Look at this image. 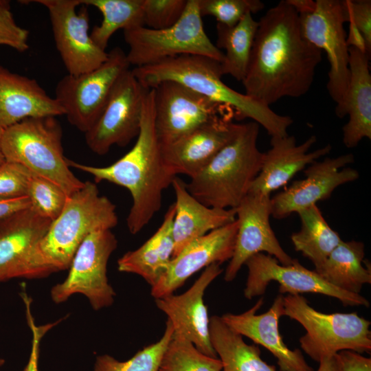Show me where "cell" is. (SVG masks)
<instances>
[{
	"mask_svg": "<svg viewBox=\"0 0 371 371\" xmlns=\"http://www.w3.org/2000/svg\"><path fill=\"white\" fill-rule=\"evenodd\" d=\"M245 93L270 106L279 100L300 98L310 90L322 51L302 35L300 16L282 0L258 21Z\"/></svg>",
	"mask_w": 371,
	"mask_h": 371,
	"instance_id": "obj_1",
	"label": "cell"
},
{
	"mask_svg": "<svg viewBox=\"0 0 371 371\" xmlns=\"http://www.w3.org/2000/svg\"><path fill=\"white\" fill-rule=\"evenodd\" d=\"M70 168L91 175L95 183L108 181L130 192L132 205L126 225L132 234L149 223L161 206L162 192L171 186L173 176L166 168L155 129L154 90L150 89L143 104L136 142L123 157L112 164L97 167L67 158Z\"/></svg>",
	"mask_w": 371,
	"mask_h": 371,
	"instance_id": "obj_2",
	"label": "cell"
},
{
	"mask_svg": "<svg viewBox=\"0 0 371 371\" xmlns=\"http://www.w3.org/2000/svg\"><path fill=\"white\" fill-rule=\"evenodd\" d=\"M131 70L146 88L153 89L164 81L181 84L231 109L237 120H253L271 137L287 135V129L293 122L290 116L280 115L270 106L227 86L222 80L221 63L208 57L182 55Z\"/></svg>",
	"mask_w": 371,
	"mask_h": 371,
	"instance_id": "obj_3",
	"label": "cell"
},
{
	"mask_svg": "<svg viewBox=\"0 0 371 371\" xmlns=\"http://www.w3.org/2000/svg\"><path fill=\"white\" fill-rule=\"evenodd\" d=\"M118 223L115 204L100 194L96 183L87 181L67 199L35 249L34 261L44 278L69 269L81 243L91 233L111 229Z\"/></svg>",
	"mask_w": 371,
	"mask_h": 371,
	"instance_id": "obj_4",
	"label": "cell"
},
{
	"mask_svg": "<svg viewBox=\"0 0 371 371\" xmlns=\"http://www.w3.org/2000/svg\"><path fill=\"white\" fill-rule=\"evenodd\" d=\"M260 125L237 124L229 142L186 183L189 192L212 207L235 209L260 171L264 153L257 146Z\"/></svg>",
	"mask_w": 371,
	"mask_h": 371,
	"instance_id": "obj_5",
	"label": "cell"
},
{
	"mask_svg": "<svg viewBox=\"0 0 371 371\" xmlns=\"http://www.w3.org/2000/svg\"><path fill=\"white\" fill-rule=\"evenodd\" d=\"M63 129L55 116L26 118L3 131L1 150L6 161L58 186L69 196L85 184L69 166L62 144Z\"/></svg>",
	"mask_w": 371,
	"mask_h": 371,
	"instance_id": "obj_6",
	"label": "cell"
},
{
	"mask_svg": "<svg viewBox=\"0 0 371 371\" xmlns=\"http://www.w3.org/2000/svg\"><path fill=\"white\" fill-rule=\"evenodd\" d=\"M284 313L299 322L306 334L300 339L303 351L312 359L321 360L350 350L370 352V322L350 313H324L311 307L300 294H288L284 298Z\"/></svg>",
	"mask_w": 371,
	"mask_h": 371,
	"instance_id": "obj_7",
	"label": "cell"
},
{
	"mask_svg": "<svg viewBox=\"0 0 371 371\" xmlns=\"http://www.w3.org/2000/svg\"><path fill=\"white\" fill-rule=\"evenodd\" d=\"M128 46L126 58L135 67L182 55L202 56L222 63L223 52L205 33L199 0H187L185 10L173 25L162 30L144 26L124 30Z\"/></svg>",
	"mask_w": 371,
	"mask_h": 371,
	"instance_id": "obj_8",
	"label": "cell"
},
{
	"mask_svg": "<svg viewBox=\"0 0 371 371\" xmlns=\"http://www.w3.org/2000/svg\"><path fill=\"white\" fill-rule=\"evenodd\" d=\"M117 247V240L111 229L88 235L78 247L65 279L52 287L53 302L61 304L81 294L94 311L111 306L116 293L109 282L107 265Z\"/></svg>",
	"mask_w": 371,
	"mask_h": 371,
	"instance_id": "obj_9",
	"label": "cell"
},
{
	"mask_svg": "<svg viewBox=\"0 0 371 371\" xmlns=\"http://www.w3.org/2000/svg\"><path fill=\"white\" fill-rule=\"evenodd\" d=\"M129 67L126 54L116 47L98 68L63 77L56 86L54 98L68 122L84 133L88 131L102 111L117 80Z\"/></svg>",
	"mask_w": 371,
	"mask_h": 371,
	"instance_id": "obj_10",
	"label": "cell"
},
{
	"mask_svg": "<svg viewBox=\"0 0 371 371\" xmlns=\"http://www.w3.org/2000/svg\"><path fill=\"white\" fill-rule=\"evenodd\" d=\"M311 13L299 14L302 36L322 52L329 64L327 90L338 107L342 104L350 78L349 47L346 43L344 1L317 0Z\"/></svg>",
	"mask_w": 371,
	"mask_h": 371,
	"instance_id": "obj_11",
	"label": "cell"
},
{
	"mask_svg": "<svg viewBox=\"0 0 371 371\" xmlns=\"http://www.w3.org/2000/svg\"><path fill=\"white\" fill-rule=\"evenodd\" d=\"M154 90L155 129L161 147L169 145L200 126L234 111L181 84L164 81Z\"/></svg>",
	"mask_w": 371,
	"mask_h": 371,
	"instance_id": "obj_12",
	"label": "cell"
},
{
	"mask_svg": "<svg viewBox=\"0 0 371 371\" xmlns=\"http://www.w3.org/2000/svg\"><path fill=\"white\" fill-rule=\"evenodd\" d=\"M149 89L138 81L131 69L122 74L98 120L85 133L86 144L93 153L105 155L113 146L124 147L137 137Z\"/></svg>",
	"mask_w": 371,
	"mask_h": 371,
	"instance_id": "obj_13",
	"label": "cell"
},
{
	"mask_svg": "<svg viewBox=\"0 0 371 371\" xmlns=\"http://www.w3.org/2000/svg\"><path fill=\"white\" fill-rule=\"evenodd\" d=\"M48 11L57 50L68 74L93 70L104 63L108 52L92 40L86 5L77 11L80 0H34Z\"/></svg>",
	"mask_w": 371,
	"mask_h": 371,
	"instance_id": "obj_14",
	"label": "cell"
},
{
	"mask_svg": "<svg viewBox=\"0 0 371 371\" xmlns=\"http://www.w3.org/2000/svg\"><path fill=\"white\" fill-rule=\"evenodd\" d=\"M245 265L247 267L248 276L244 295L249 300L263 295L269 284L276 281L280 284L281 294L313 293L337 298L345 306H370L369 301L359 293L333 286L315 270L306 269L296 259L291 265H282L274 257L258 253L249 258Z\"/></svg>",
	"mask_w": 371,
	"mask_h": 371,
	"instance_id": "obj_15",
	"label": "cell"
},
{
	"mask_svg": "<svg viewBox=\"0 0 371 371\" xmlns=\"http://www.w3.org/2000/svg\"><path fill=\"white\" fill-rule=\"evenodd\" d=\"M238 230L233 256L225 269L224 280L232 281L252 256L267 253L282 265L293 259L282 247L270 224V195L248 193L235 208Z\"/></svg>",
	"mask_w": 371,
	"mask_h": 371,
	"instance_id": "obj_16",
	"label": "cell"
},
{
	"mask_svg": "<svg viewBox=\"0 0 371 371\" xmlns=\"http://www.w3.org/2000/svg\"><path fill=\"white\" fill-rule=\"evenodd\" d=\"M354 161L353 154L348 153L325 157L308 166L304 170V179L294 181L271 198V216L276 219L286 218L328 199L338 186L356 181L359 172L346 166Z\"/></svg>",
	"mask_w": 371,
	"mask_h": 371,
	"instance_id": "obj_17",
	"label": "cell"
},
{
	"mask_svg": "<svg viewBox=\"0 0 371 371\" xmlns=\"http://www.w3.org/2000/svg\"><path fill=\"white\" fill-rule=\"evenodd\" d=\"M51 223L32 207L0 221V283L43 278L35 265L34 252Z\"/></svg>",
	"mask_w": 371,
	"mask_h": 371,
	"instance_id": "obj_18",
	"label": "cell"
},
{
	"mask_svg": "<svg viewBox=\"0 0 371 371\" xmlns=\"http://www.w3.org/2000/svg\"><path fill=\"white\" fill-rule=\"evenodd\" d=\"M220 265L214 263L205 267L185 293L155 299L157 308L172 324L173 333L185 337L199 351L212 357H218L211 344L210 318L203 295L207 286L222 273Z\"/></svg>",
	"mask_w": 371,
	"mask_h": 371,
	"instance_id": "obj_19",
	"label": "cell"
},
{
	"mask_svg": "<svg viewBox=\"0 0 371 371\" xmlns=\"http://www.w3.org/2000/svg\"><path fill=\"white\" fill-rule=\"evenodd\" d=\"M237 230L236 218L234 222L192 240L172 258L166 273L152 286V296L156 299L172 294L201 269L229 260L233 256Z\"/></svg>",
	"mask_w": 371,
	"mask_h": 371,
	"instance_id": "obj_20",
	"label": "cell"
},
{
	"mask_svg": "<svg viewBox=\"0 0 371 371\" xmlns=\"http://www.w3.org/2000/svg\"><path fill=\"white\" fill-rule=\"evenodd\" d=\"M283 298L282 295H278L270 308L262 314H256L264 302L261 297L245 312L225 313L221 317L234 331L271 352L277 359L281 371H313L302 352L289 349L279 332L278 322L284 313Z\"/></svg>",
	"mask_w": 371,
	"mask_h": 371,
	"instance_id": "obj_21",
	"label": "cell"
},
{
	"mask_svg": "<svg viewBox=\"0 0 371 371\" xmlns=\"http://www.w3.org/2000/svg\"><path fill=\"white\" fill-rule=\"evenodd\" d=\"M224 117L205 123L175 142L161 147L164 163L173 175L199 173L234 136L237 124Z\"/></svg>",
	"mask_w": 371,
	"mask_h": 371,
	"instance_id": "obj_22",
	"label": "cell"
},
{
	"mask_svg": "<svg viewBox=\"0 0 371 371\" xmlns=\"http://www.w3.org/2000/svg\"><path fill=\"white\" fill-rule=\"evenodd\" d=\"M316 141L313 135L300 144L293 135L271 137V148L264 153L260 171L248 193L270 195L287 184L297 172L330 153L332 146L329 144L310 151Z\"/></svg>",
	"mask_w": 371,
	"mask_h": 371,
	"instance_id": "obj_23",
	"label": "cell"
},
{
	"mask_svg": "<svg viewBox=\"0 0 371 371\" xmlns=\"http://www.w3.org/2000/svg\"><path fill=\"white\" fill-rule=\"evenodd\" d=\"M350 78L341 106L335 107L339 118L348 115L343 126V143L348 148L358 146L363 138L371 139L370 56L355 47H349Z\"/></svg>",
	"mask_w": 371,
	"mask_h": 371,
	"instance_id": "obj_24",
	"label": "cell"
},
{
	"mask_svg": "<svg viewBox=\"0 0 371 371\" xmlns=\"http://www.w3.org/2000/svg\"><path fill=\"white\" fill-rule=\"evenodd\" d=\"M61 115L58 102L35 79L0 66V128L29 117Z\"/></svg>",
	"mask_w": 371,
	"mask_h": 371,
	"instance_id": "obj_25",
	"label": "cell"
},
{
	"mask_svg": "<svg viewBox=\"0 0 371 371\" xmlns=\"http://www.w3.org/2000/svg\"><path fill=\"white\" fill-rule=\"evenodd\" d=\"M171 186L175 194L172 258L194 239L236 220L235 209L212 207L203 204L189 192L186 183L179 177L173 178Z\"/></svg>",
	"mask_w": 371,
	"mask_h": 371,
	"instance_id": "obj_26",
	"label": "cell"
},
{
	"mask_svg": "<svg viewBox=\"0 0 371 371\" xmlns=\"http://www.w3.org/2000/svg\"><path fill=\"white\" fill-rule=\"evenodd\" d=\"M175 205H170L157 231L139 248L128 251L117 260V270L141 276L151 287L166 273L172 258V223Z\"/></svg>",
	"mask_w": 371,
	"mask_h": 371,
	"instance_id": "obj_27",
	"label": "cell"
},
{
	"mask_svg": "<svg viewBox=\"0 0 371 371\" xmlns=\"http://www.w3.org/2000/svg\"><path fill=\"white\" fill-rule=\"evenodd\" d=\"M364 249L361 241L342 240L315 271L333 286L359 293L365 284L371 283L370 268L363 265Z\"/></svg>",
	"mask_w": 371,
	"mask_h": 371,
	"instance_id": "obj_28",
	"label": "cell"
},
{
	"mask_svg": "<svg viewBox=\"0 0 371 371\" xmlns=\"http://www.w3.org/2000/svg\"><path fill=\"white\" fill-rule=\"evenodd\" d=\"M210 335L222 363L221 371H276L261 359L259 347L245 343L243 336L231 329L221 317L210 318Z\"/></svg>",
	"mask_w": 371,
	"mask_h": 371,
	"instance_id": "obj_29",
	"label": "cell"
},
{
	"mask_svg": "<svg viewBox=\"0 0 371 371\" xmlns=\"http://www.w3.org/2000/svg\"><path fill=\"white\" fill-rule=\"evenodd\" d=\"M258 26V21L250 12L234 25L216 24V46L225 50L224 59L221 63L223 75H229L238 81L243 80Z\"/></svg>",
	"mask_w": 371,
	"mask_h": 371,
	"instance_id": "obj_30",
	"label": "cell"
},
{
	"mask_svg": "<svg viewBox=\"0 0 371 371\" xmlns=\"http://www.w3.org/2000/svg\"><path fill=\"white\" fill-rule=\"evenodd\" d=\"M300 229L291 239L295 251L308 258L318 270L332 251L342 241L328 224L317 205L297 212Z\"/></svg>",
	"mask_w": 371,
	"mask_h": 371,
	"instance_id": "obj_31",
	"label": "cell"
},
{
	"mask_svg": "<svg viewBox=\"0 0 371 371\" xmlns=\"http://www.w3.org/2000/svg\"><path fill=\"white\" fill-rule=\"evenodd\" d=\"M80 3L95 7L102 15V22L93 27L90 35L103 50L117 30L144 26V0H80Z\"/></svg>",
	"mask_w": 371,
	"mask_h": 371,
	"instance_id": "obj_32",
	"label": "cell"
},
{
	"mask_svg": "<svg viewBox=\"0 0 371 371\" xmlns=\"http://www.w3.org/2000/svg\"><path fill=\"white\" fill-rule=\"evenodd\" d=\"M218 357L199 351L185 337L173 333L161 358L158 371H221Z\"/></svg>",
	"mask_w": 371,
	"mask_h": 371,
	"instance_id": "obj_33",
	"label": "cell"
},
{
	"mask_svg": "<svg viewBox=\"0 0 371 371\" xmlns=\"http://www.w3.org/2000/svg\"><path fill=\"white\" fill-rule=\"evenodd\" d=\"M173 328L167 319L162 337L155 343L139 350L126 361L109 355L96 357L93 371H158L164 353L172 338Z\"/></svg>",
	"mask_w": 371,
	"mask_h": 371,
	"instance_id": "obj_34",
	"label": "cell"
},
{
	"mask_svg": "<svg viewBox=\"0 0 371 371\" xmlns=\"http://www.w3.org/2000/svg\"><path fill=\"white\" fill-rule=\"evenodd\" d=\"M27 196L41 216L53 221L61 213L68 196L51 181L30 172Z\"/></svg>",
	"mask_w": 371,
	"mask_h": 371,
	"instance_id": "obj_35",
	"label": "cell"
},
{
	"mask_svg": "<svg viewBox=\"0 0 371 371\" xmlns=\"http://www.w3.org/2000/svg\"><path fill=\"white\" fill-rule=\"evenodd\" d=\"M201 15L212 16L217 23L232 26L247 13L256 14L265 8L260 0H199Z\"/></svg>",
	"mask_w": 371,
	"mask_h": 371,
	"instance_id": "obj_36",
	"label": "cell"
},
{
	"mask_svg": "<svg viewBox=\"0 0 371 371\" xmlns=\"http://www.w3.org/2000/svg\"><path fill=\"white\" fill-rule=\"evenodd\" d=\"M187 0H144V26L162 30L175 24L181 17Z\"/></svg>",
	"mask_w": 371,
	"mask_h": 371,
	"instance_id": "obj_37",
	"label": "cell"
},
{
	"mask_svg": "<svg viewBox=\"0 0 371 371\" xmlns=\"http://www.w3.org/2000/svg\"><path fill=\"white\" fill-rule=\"evenodd\" d=\"M29 31L16 22L9 1L0 0V45L24 52L29 48Z\"/></svg>",
	"mask_w": 371,
	"mask_h": 371,
	"instance_id": "obj_38",
	"label": "cell"
},
{
	"mask_svg": "<svg viewBox=\"0 0 371 371\" xmlns=\"http://www.w3.org/2000/svg\"><path fill=\"white\" fill-rule=\"evenodd\" d=\"M30 171L20 164L5 161L0 165V199L27 195Z\"/></svg>",
	"mask_w": 371,
	"mask_h": 371,
	"instance_id": "obj_39",
	"label": "cell"
},
{
	"mask_svg": "<svg viewBox=\"0 0 371 371\" xmlns=\"http://www.w3.org/2000/svg\"><path fill=\"white\" fill-rule=\"evenodd\" d=\"M21 291L19 294L25 305L26 319L32 333L31 351L28 361L23 371H39L38 358L41 340L48 331L60 323L64 319L60 318L54 322L40 326L36 325L32 313V298L27 294L25 286H23Z\"/></svg>",
	"mask_w": 371,
	"mask_h": 371,
	"instance_id": "obj_40",
	"label": "cell"
},
{
	"mask_svg": "<svg viewBox=\"0 0 371 371\" xmlns=\"http://www.w3.org/2000/svg\"><path fill=\"white\" fill-rule=\"evenodd\" d=\"M346 22L352 23L361 33L368 54H371V1L344 0Z\"/></svg>",
	"mask_w": 371,
	"mask_h": 371,
	"instance_id": "obj_41",
	"label": "cell"
},
{
	"mask_svg": "<svg viewBox=\"0 0 371 371\" xmlns=\"http://www.w3.org/2000/svg\"><path fill=\"white\" fill-rule=\"evenodd\" d=\"M335 358L338 371H371V359L355 351L341 350Z\"/></svg>",
	"mask_w": 371,
	"mask_h": 371,
	"instance_id": "obj_42",
	"label": "cell"
},
{
	"mask_svg": "<svg viewBox=\"0 0 371 371\" xmlns=\"http://www.w3.org/2000/svg\"><path fill=\"white\" fill-rule=\"evenodd\" d=\"M30 207L31 202L27 195L0 199V221Z\"/></svg>",
	"mask_w": 371,
	"mask_h": 371,
	"instance_id": "obj_43",
	"label": "cell"
},
{
	"mask_svg": "<svg viewBox=\"0 0 371 371\" xmlns=\"http://www.w3.org/2000/svg\"><path fill=\"white\" fill-rule=\"evenodd\" d=\"M348 23V33L346 34L347 45L348 47H355L368 54L367 52L366 42L361 33L352 23L349 22Z\"/></svg>",
	"mask_w": 371,
	"mask_h": 371,
	"instance_id": "obj_44",
	"label": "cell"
},
{
	"mask_svg": "<svg viewBox=\"0 0 371 371\" xmlns=\"http://www.w3.org/2000/svg\"><path fill=\"white\" fill-rule=\"evenodd\" d=\"M298 14L312 12L316 6V1L313 0H287Z\"/></svg>",
	"mask_w": 371,
	"mask_h": 371,
	"instance_id": "obj_45",
	"label": "cell"
},
{
	"mask_svg": "<svg viewBox=\"0 0 371 371\" xmlns=\"http://www.w3.org/2000/svg\"><path fill=\"white\" fill-rule=\"evenodd\" d=\"M319 363L317 371H338L335 356L325 358Z\"/></svg>",
	"mask_w": 371,
	"mask_h": 371,
	"instance_id": "obj_46",
	"label": "cell"
},
{
	"mask_svg": "<svg viewBox=\"0 0 371 371\" xmlns=\"http://www.w3.org/2000/svg\"><path fill=\"white\" fill-rule=\"evenodd\" d=\"M3 131V129L0 128V165L5 161L4 156L2 153V150H1V136H2Z\"/></svg>",
	"mask_w": 371,
	"mask_h": 371,
	"instance_id": "obj_47",
	"label": "cell"
},
{
	"mask_svg": "<svg viewBox=\"0 0 371 371\" xmlns=\"http://www.w3.org/2000/svg\"><path fill=\"white\" fill-rule=\"evenodd\" d=\"M5 363V361L4 359L0 357V368L2 367Z\"/></svg>",
	"mask_w": 371,
	"mask_h": 371,
	"instance_id": "obj_48",
	"label": "cell"
}]
</instances>
